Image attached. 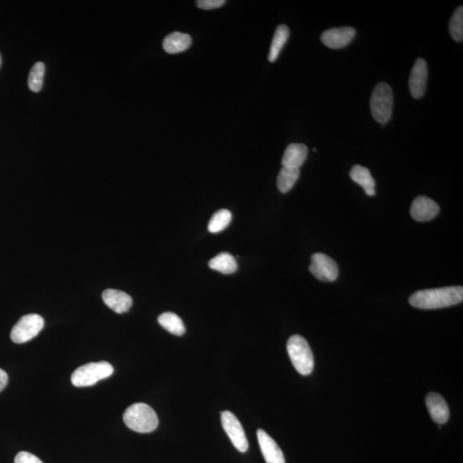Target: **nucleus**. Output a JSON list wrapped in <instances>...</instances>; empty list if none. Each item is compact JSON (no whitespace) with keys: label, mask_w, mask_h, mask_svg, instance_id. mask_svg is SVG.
Wrapping results in <instances>:
<instances>
[{"label":"nucleus","mask_w":463,"mask_h":463,"mask_svg":"<svg viewBox=\"0 0 463 463\" xmlns=\"http://www.w3.org/2000/svg\"><path fill=\"white\" fill-rule=\"evenodd\" d=\"M463 301L462 286L420 290L410 296L409 303L413 308L434 310L460 304Z\"/></svg>","instance_id":"1"},{"label":"nucleus","mask_w":463,"mask_h":463,"mask_svg":"<svg viewBox=\"0 0 463 463\" xmlns=\"http://www.w3.org/2000/svg\"><path fill=\"white\" fill-rule=\"evenodd\" d=\"M123 420L131 430L140 433H149L158 427V414L145 403H134L125 411Z\"/></svg>","instance_id":"2"},{"label":"nucleus","mask_w":463,"mask_h":463,"mask_svg":"<svg viewBox=\"0 0 463 463\" xmlns=\"http://www.w3.org/2000/svg\"><path fill=\"white\" fill-rule=\"evenodd\" d=\"M287 348L292 363L299 374H311L314 368V357L308 341L299 335L292 336L288 341Z\"/></svg>","instance_id":"3"},{"label":"nucleus","mask_w":463,"mask_h":463,"mask_svg":"<svg viewBox=\"0 0 463 463\" xmlns=\"http://www.w3.org/2000/svg\"><path fill=\"white\" fill-rule=\"evenodd\" d=\"M114 372L113 365L109 362H91L76 369L72 375V383L76 387H88L109 378Z\"/></svg>","instance_id":"4"},{"label":"nucleus","mask_w":463,"mask_h":463,"mask_svg":"<svg viewBox=\"0 0 463 463\" xmlns=\"http://www.w3.org/2000/svg\"><path fill=\"white\" fill-rule=\"evenodd\" d=\"M393 103L394 100L391 87L386 83L376 85L370 100L372 114L374 120L382 125L387 123L392 116Z\"/></svg>","instance_id":"5"},{"label":"nucleus","mask_w":463,"mask_h":463,"mask_svg":"<svg viewBox=\"0 0 463 463\" xmlns=\"http://www.w3.org/2000/svg\"><path fill=\"white\" fill-rule=\"evenodd\" d=\"M44 327L43 316L28 314L22 316L13 327L10 338L15 343H25L36 337Z\"/></svg>","instance_id":"6"},{"label":"nucleus","mask_w":463,"mask_h":463,"mask_svg":"<svg viewBox=\"0 0 463 463\" xmlns=\"http://www.w3.org/2000/svg\"><path fill=\"white\" fill-rule=\"evenodd\" d=\"M222 424L226 433L230 438L233 446L242 453L246 452L248 450L249 444L245 431L238 418L230 411H224L222 412Z\"/></svg>","instance_id":"7"},{"label":"nucleus","mask_w":463,"mask_h":463,"mask_svg":"<svg viewBox=\"0 0 463 463\" xmlns=\"http://www.w3.org/2000/svg\"><path fill=\"white\" fill-rule=\"evenodd\" d=\"M309 270L316 279L322 281H334L339 274L338 266L332 257L323 253L313 254Z\"/></svg>","instance_id":"8"},{"label":"nucleus","mask_w":463,"mask_h":463,"mask_svg":"<svg viewBox=\"0 0 463 463\" xmlns=\"http://www.w3.org/2000/svg\"><path fill=\"white\" fill-rule=\"evenodd\" d=\"M428 68L426 61L422 58L416 59L411 71L409 87L411 96L414 99H420L427 89Z\"/></svg>","instance_id":"9"},{"label":"nucleus","mask_w":463,"mask_h":463,"mask_svg":"<svg viewBox=\"0 0 463 463\" xmlns=\"http://www.w3.org/2000/svg\"><path fill=\"white\" fill-rule=\"evenodd\" d=\"M356 30L352 27L335 28L325 30L321 34V41L332 50H340L347 46L354 40Z\"/></svg>","instance_id":"10"},{"label":"nucleus","mask_w":463,"mask_h":463,"mask_svg":"<svg viewBox=\"0 0 463 463\" xmlns=\"http://www.w3.org/2000/svg\"><path fill=\"white\" fill-rule=\"evenodd\" d=\"M436 202L426 196L417 197L411 205L410 214L413 220L420 222L433 220L440 213Z\"/></svg>","instance_id":"11"},{"label":"nucleus","mask_w":463,"mask_h":463,"mask_svg":"<svg viewBox=\"0 0 463 463\" xmlns=\"http://www.w3.org/2000/svg\"><path fill=\"white\" fill-rule=\"evenodd\" d=\"M261 451L267 463H285V457L276 441L262 429L257 431Z\"/></svg>","instance_id":"12"},{"label":"nucleus","mask_w":463,"mask_h":463,"mask_svg":"<svg viewBox=\"0 0 463 463\" xmlns=\"http://www.w3.org/2000/svg\"><path fill=\"white\" fill-rule=\"evenodd\" d=\"M426 402L431 419L435 422L440 424L447 422L450 418V409L443 396L438 393H429L427 396Z\"/></svg>","instance_id":"13"},{"label":"nucleus","mask_w":463,"mask_h":463,"mask_svg":"<svg viewBox=\"0 0 463 463\" xmlns=\"http://www.w3.org/2000/svg\"><path fill=\"white\" fill-rule=\"evenodd\" d=\"M103 299L107 306L121 314L130 310L132 299L127 292L116 290H107L103 292Z\"/></svg>","instance_id":"14"},{"label":"nucleus","mask_w":463,"mask_h":463,"mask_svg":"<svg viewBox=\"0 0 463 463\" xmlns=\"http://www.w3.org/2000/svg\"><path fill=\"white\" fill-rule=\"evenodd\" d=\"M308 149L305 144H291L284 152L281 164L284 168L299 169L308 158Z\"/></svg>","instance_id":"15"},{"label":"nucleus","mask_w":463,"mask_h":463,"mask_svg":"<svg viewBox=\"0 0 463 463\" xmlns=\"http://www.w3.org/2000/svg\"><path fill=\"white\" fill-rule=\"evenodd\" d=\"M191 37L188 34L173 32L165 37L162 43L166 53L175 54L186 51L191 45Z\"/></svg>","instance_id":"16"},{"label":"nucleus","mask_w":463,"mask_h":463,"mask_svg":"<svg viewBox=\"0 0 463 463\" xmlns=\"http://www.w3.org/2000/svg\"><path fill=\"white\" fill-rule=\"evenodd\" d=\"M349 175L355 183L363 187L368 196H374L376 194V182L368 169L360 165H355L351 169Z\"/></svg>","instance_id":"17"},{"label":"nucleus","mask_w":463,"mask_h":463,"mask_svg":"<svg viewBox=\"0 0 463 463\" xmlns=\"http://www.w3.org/2000/svg\"><path fill=\"white\" fill-rule=\"evenodd\" d=\"M208 266L211 269L225 274L235 273L238 270V263L235 257L226 252L219 253L217 256L213 257L208 262Z\"/></svg>","instance_id":"18"},{"label":"nucleus","mask_w":463,"mask_h":463,"mask_svg":"<svg viewBox=\"0 0 463 463\" xmlns=\"http://www.w3.org/2000/svg\"><path fill=\"white\" fill-rule=\"evenodd\" d=\"M288 37H290V29L286 25L281 24V25L277 28L272 43H271L269 57H268L270 62L277 61L281 51L283 50L285 44H286Z\"/></svg>","instance_id":"19"},{"label":"nucleus","mask_w":463,"mask_h":463,"mask_svg":"<svg viewBox=\"0 0 463 463\" xmlns=\"http://www.w3.org/2000/svg\"><path fill=\"white\" fill-rule=\"evenodd\" d=\"M158 322L169 332L174 336H183L186 332V327L182 319L173 312H165L159 316Z\"/></svg>","instance_id":"20"},{"label":"nucleus","mask_w":463,"mask_h":463,"mask_svg":"<svg viewBox=\"0 0 463 463\" xmlns=\"http://www.w3.org/2000/svg\"><path fill=\"white\" fill-rule=\"evenodd\" d=\"M299 174L301 171L298 169H288L283 166L277 177L278 190L281 193H288L297 182Z\"/></svg>","instance_id":"21"},{"label":"nucleus","mask_w":463,"mask_h":463,"mask_svg":"<svg viewBox=\"0 0 463 463\" xmlns=\"http://www.w3.org/2000/svg\"><path fill=\"white\" fill-rule=\"evenodd\" d=\"M232 221V213L228 210H222L215 212L212 215L210 222L208 225V230L212 233H217L224 231L228 228Z\"/></svg>","instance_id":"22"},{"label":"nucleus","mask_w":463,"mask_h":463,"mask_svg":"<svg viewBox=\"0 0 463 463\" xmlns=\"http://www.w3.org/2000/svg\"><path fill=\"white\" fill-rule=\"evenodd\" d=\"M449 30L453 40L457 43H462L463 41V8L462 6L458 7L452 16L449 24Z\"/></svg>","instance_id":"23"},{"label":"nucleus","mask_w":463,"mask_h":463,"mask_svg":"<svg viewBox=\"0 0 463 463\" xmlns=\"http://www.w3.org/2000/svg\"><path fill=\"white\" fill-rule=\"evenodd\" d=\"M45 74V65L43 62H37L31 69L28 79L29 88L33 92H39L43 85V78Z\"/></svg>","instance_id":"24"},{"label":"nucleus","mask_w":463,"mask_h":463,"mask_svg":"<svg viewBox=\"0 0 463 463\" xmlns=\"http://www.w3.org/2000/svg\"><path fill=\"white\" fill-rule=\"evenodd\" d=\"M14 463H43L36 455L27 451H21L16 455Z\"/></svg>","instance_id":"25"},{"label":"nucleus","mask_w":463,"mask_h":463,"mask_svg":"<svg viewBox=\"0 0 463 463\" xmlns=\"http://www.w3.org/2000/svg\"><path fill=\"white\" fill-rule=\"evenodd\" d=\"M225 3L224 0H198L196 5L200 9L213 10L220 8Z\"/></svg>","instance_id":"26"},{"label":"nucleus","mask_w":463,"mask_h":463,"mask_svg":"<svg viewBox=\"0 0 463 463\" xmlns=\"http://www.w3.org/2000/svg\"><path fill=\"white\" fill-rule=\"evenodd\" d=\"M9 378L6 372L2 369H0V392L3 391V389L6 387L7 384H8Z\"/></svg>","instance_id":"27"},{"label":"nucleus","mask_w":463,"mask_h":463,"mask_svg":"<svg viewBox=\"0 0 463 463\" xmlns=\"http://www.w3.org/2000/svg\"><path fill=\"white\" fill-rule=\"evenodd\" d=\"M0 65H1V56H0Z\"/></svg>","instance_id":"28"}]
</instances>
